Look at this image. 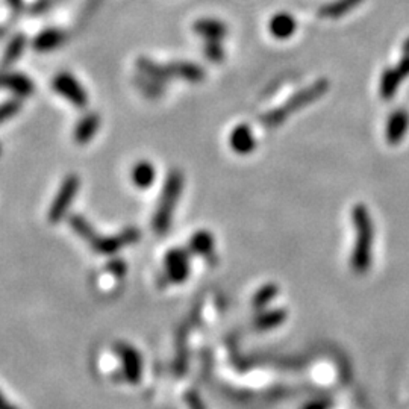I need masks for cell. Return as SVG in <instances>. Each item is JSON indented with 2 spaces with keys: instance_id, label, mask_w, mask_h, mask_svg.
I'll return each mask as SVG.
<instances>
[{
  "instance_id": "obj_1",
  "label": "cell",
  "mask_w": 409,
  "mask_h": 409,
  "mask_svg": "<svg viewBox=\"0 0 409 409\" xmlns=\"http://www.w3.org/2000/svg\"><path fill=\"white\" fill-rule=\"evenodd\" d=\"M352 219L356 231V242L352 255V265L358 273H364L371 264L373 246V222L367 208L356 205L352 211Z\"/></svg>"
},
{
  "instance_id": "obj_2",
  "label": "cell",
  "mask_w": 409,
  "mask_h": 409,
  "mask_svg": "<svg viewBox=\"0 0 409 409\" xmlns=\"http://www.w3.org/2000/svg\"><path fill=\"white\" fill-rule=\"evenodd\" d=\"M327 88H329V82L326 79H320L312 85H309L308 88H304V90L299 91L298 94H294L293 98L290 100H286L282 107L267 112V114H264L261 120H263V123L267 128L279 126L293 114V112H298L302 108L308 107L309 103L320 99L321 95L327 91Z\"/></svg>"
},
{
  "instance_id": "obj_3",
  "label": "cell",
  "mask_w": 409,
  "mask_h": 409,
  "mask_svg": "<svg viewBox=\"0 0 409 409\" xmlns=\"http://www.w3.org/2000/svg\"><path fill=\"white\" fill-rule=\"evenodd\" d=\"M138 68L153 81H165L169 77H180L188 82H202L205 72L200 65L193 63H173V64H156L152 59L140 58Z\"/></svg>"
},
{
  "instance_id": "obj_4",
  "label": "cell",
  "mask_w": 409,
  "mask_h": 409,
  "mask_svg": "<svg viewBox=\"0 0 409 409\" xmlns=\"http://www.w3.org/2000/svg\"><path fill=\"white\" fill-rule=\"evenodd\" d=\"M182 187H184V176H182V173L178 170L170 171L167 180H165L160 205L156 208V214L153 217V229L158 233H164L170 228L173 211H175L178 205Z\"/></svg>"
},
{
  "instance_id": "obj_5",
  "label": "cell",
  "mask_w": 409,
  "mask_h": 409,
  "mask_svg": "<svg viewBox=\"0 0 409 409\" xmlns=\"http://www.w3.org/2000/svg\"><path fill=\"white\" fill-rule=\"evenodd\" d=\"M70 223L73 226V229L82 235L85 240H88L91 242V246L94 247L95 252L99 254H114L120 247H123L126 245H130L138 238V232L135 229H128L123 233L117 235V237H111V238H100L98 235L94 233V231L90 228V224L86 223L82 217H72Z\"/></svg>"
},
{
  "instance_id": "obj_6",
  "label": "cell",
  "mask_w": 409,
  "mask_h": 409,
  "mask_svg": "<svg viewBox=\"0 0 409 409\" xmlns=\"http://www.w3.org/2000/svg\"><path fill=\"white\" fill-rule=\"evenodd\" d=\"M79 185H81V180L76 175H68L64 179L63 185H61L58 194L54 200V203L50 205L49 220L52 223H58L65 215L67 210L70 208L73 202L75 196L77 194V191H79Z\"/></svg>"
},
{
  "instance_id": "obj_7",
  "label": "cell",
  "mask_w": 409,
  "mask_h": 409,
  "mask_svg": "<svg viewBox=\"0 0 409 409\" xmlns=\"http://www.w3.org/2000/svg\"><path fill=\"white\" fill-rule=\"evenodd\" d=\"M54 88L58 94L63 95L76 108H85L88 103V95H86L82 85L75 79L70 73H59L54 77Z\"/></svg>"
},
{
  "instance_id": "obj_8",
  "label": "cell",
  "mask_w": 409,
  "mask_h": 409,
  "mask_svg": "<svg viewBox=\"0 0 409 409\" xmlns=\"http://www.w3.org/2000/svg\"><path fill=\"white\" fill-rule=\"evenodd\" d=\"M409 76V54H405V58L394 68H388L382 75L380 81V94L384 99L394 98V94L402 84L405 77Z\"/></svg>"
},
{
  "instance_id": "obj_9",
  "label": "cell",
  "mask_w": 409,
  "mask_h": 409,
  "mask_svg": "<svg viewBox=\"0 0 409 409\" xmlns=\"http://www.w3.org/2000/svg\"><path fill=\"white\" fill-rule=\"evenodd\" d=\"M117 353L121 362H123V373L126 379L130 384H135V382L140 380L143 373V360L140 352L129 344H118Z\"/></svg>"
},
{
  "instance_id": "obj_10",
  "label": "cell",
  "mask_w": 409,
  "mask_h": 409,
  "mask_svg": "<svg viewBox=\"0 0 409 409\" xmlns=\"http://www.w3.org/2000/svg\"><path fill=\"white\" fill-rule=\"evenodd\" d=\"M165 270H167V275L171 282H184L190 273V261L187 252L182 249L169 252L167 256H165Z\"/></svg>"
},
{
  "instance_id": "obj_11",
  "label": "cell",
  "mask_w": 409,
  "mask_h": 409,
  "mask_svg": "<svg viewBox=\"0 0 409 409\" xmlns=\"http://www.w3.org/2000/svg\"><path fill=\"white\" fill-rule=\"evenodd\" d=\"M409 129V114L405 109H397L387 120L385 137L391 146H396L403 140Z\"/></svg>"
},
{
  "instance_id": "obj_12",
  "label": "cell",
  "mask_w": 409,
  "mask_h": 409,
  "mask_svg": "<svg viewBox=\"0 0 409 409\" xmlns=\"http://www.w3.org/2000/svg\"><path fill=\"white\" fill-rule=\"evenodd\" d=\"M229 146L238 155H249L254 152L256 141L250 128L247 125H238L237 128H233L229 135Z\"/></svg>"
},
{
  "instance_id": "obj_13",
  "label": "cell",
  "mask_w": 409,
  "mask_h": 409,
  "mask_svg": "<svg viewBox=\"0 0 409 409\" xmlns=\"http://www.w3.org/2000/svg\"><path fill=\"white\" fill-rule=\"evenodd\" d=\"M193 29L197 36L203 37L205 41H223V38L226 37V32H228L223 22L214 19L197 20L193 26Z\"/></svg>"
},
{
  "instance_id": "obj_14",
  "label": "cell",
  "mask_w": 409,
  "mask_h": 409,
  "mask_svg": "<svg viewBox=\"0 0 409 409\" xmlns=\"http://www.w3.org/2000/svg\"><path fill=\"white\" fill-rule=\"evenodd\" d=\"M268 29L272 32V36L275 38L279 40H286L291 36H294L295 29H298V23H295L294 17L286 14V13H279L276 14L272 20H270Z\"/></svg>"
},
{
  "instance_id": "obj_15",
  "label": "cell",
  "mask_w": 409,
  "mask_h": 409,
  "mask_svg": "<svg viewBox=\"0 0 409 409\" xmlns=\"http://www.w3.org/2000/svg\"><path fill=\"white\" fill-rule=\"evenodd\" d=\"M0 86L13 90L17 95H31L33 93V84L28 76L20 73H0Z\"/></svg>"
},
{
  "instance_id": "obj_16",
  "label": "cell",
  "mask_w": 409,
  "mask_h": 409,
  "mask_svg": "<svg viewBox=\"0 0 409 409\" xmlns=\"http://www.w3.org/2000/svg\"><path fill=\"white\" fill-rule=\"evenodd\" d=\"M100 126V117L95 114V112H90V114H86L79 123H77L75 132H73V138L77 144H86L91 138L94 137V134L98 132V129Z\"/></svg>"
},
{
  "instance_id": "obj_17",
  "label": "cell",
  "mask_w": 409,
  "mask_h": 409,
  "mask_svg": "<svg viewBox=\"0 0 409 409\" xmlns=\"http://www.w3.org/2000/svg\"><path fill=\"white\" fill-rule=\"evenodd\" d=\"M130 178H132L134 185L140 190L149 188L156 178V171L152 162L149 161H140L134 165L132 173H130Z\"/></svg>"
},
{
  "instance_id": "obj_18",
  "label": "cell",
  "mask_w": 409,
  "mask_h": 409,
  "mask_svg": "<svg viewBox=\"0 0 409 409\" xmlns=\"http://www.w3.org/2000/svg\"><path fill=\"white\" fill-rule=\"evenodd\" d=\"M362 0H335L332 3H327L320 8V15L325 19H338L353 11L356 6H360Z\"/></svg>"
},
{
  "instance_id": "obj_19",
  "label": "cell",
  "mask_w": 409,
  "mask_h": 409,
  "mask_svg": "<svg viewBox=\"0 0 409 409\" xmlns=\"http://www.w3.org/2000/svg\"><path fill=\"white\" fill-rule=\"evenodd\" d=\"M64 33L58 31V29H47L45 32H41L40 36L33 41V47L36 50L40 52H49V50H54L58 46L63 45L64 41Z\"/></svg>"
},
{
  "instance_id": "obj_20",
  "label": "cell",
  "mask_w": 409,
  "mask_h": 409,
  "mask_svg": "<svg viewBox=\"0 0 409 409\" xmlns=\"http://www.w3.org/2000/svg\"><path fill=\"white\" fill-rule=\"evenodd\" d=\"M190 246L197 255H210L214 249L213 235L210 232L200 231V232L194 233V237L191 238Z\"/></svg>"
},
{
  "instance_id": "obj_21",
  "label": "cell",
  "mask_w": 409,
  "mask_h": 409,
  "mask_svg": "<svg viewBox=\"0 0 409 409\" xmlns=\"http://www.w3.org/2000/svg\"><path fill=\"white\" fill-rule=\"evenodd\" d=\"M24 46H26V38L23 36H17L10 43V46L6 47V52H5V55H3V61H2L3 65L8 67V65L14 64L15 61H19V58L22 56L23 50H24Z\"/></svg>"
},
{
  "instance_id": "obj_22",
  "label": "cell",
  "mask_w": 409,
  "mask_h": 409,
  "mask_svg": "<svg viewBox=\"0 0 409 409\" xmlns=\"http://www.w3.org/2000/svg\"><path fill=\"white\" fill-rule=\"evenodd\" d=\"M205 55L213 63H220L224 58L222 41H205Z\"/></svg>"
},
{
  "instance_id": "obj_23",
  "label": "cell",
  "mask_w": 409,
  "mask_h": 409,
  "mask_svg": "<svg viewBox=\"0 0 409 409\" xmlns=\"http://www.w3.org/2000/svg\"><path fill=\"white\" fill-rule=\"evenodd\" d=\"M22 109V103L19 100H8L0 105V123L13 118L17 112Z\"/></svg>"
},
{
  "instance_id": "obj_24",
  "label": "cell",
  "mask_w": 409,
  "mask_h": 409,
  "mask_svg": "<svg viewBox=\"0 0 409 409\" xmlns=\"http://www.w3.org/2000/svg\"><path fill=\"white\" fill-rule=\"evenodd\" d=\"M0 409H17V408L13 403H10V400L0 393Z\"/></svg>"
},
{
  "instance_id": "obj_25",
  "label": "cell",
  "mask_w": 409,
  "mask_h": 409,
  "mask_svg": "<svg viewBox=\"0 0 409 409\" xmlns=\"http://www.w3.org/2000/svg\"><path fill=\"white\" fill-rule=\"evenodd\" d=\"M307 409H325V406H321L320 403H314V405H309Z\"/></svg>"
},
{
  "instance_id": "obj_26",
  "label": "cell",
  "mask_w": 409,
  "mask_h": 409,
  "mask_svg": "<svg viewBox=\"0 0 409 409\" xmlns=\"http://www.w3.org/2000/svg\"><path fill=\"white\" fill-rule=\"evenodd\" d=\"M10 2H11V5H13V6H17V5H19L20 0H10Z\"/></svg>"
},
{
  "instance_id": "obj_27",
  "label": "cell",
  "mask_w": 409,
  "mask_h": 409,
  "mask_svg": "<svg viewBox=\"0 0 409 409\" xmlns=\"http://www.w3.org/2000/svg\"><path fill=\"white\" fill-rule=\"evenodd\" d=\"M405 54H409V40L406 41V46H405Z\"/></svg>"
}]
</instances>
